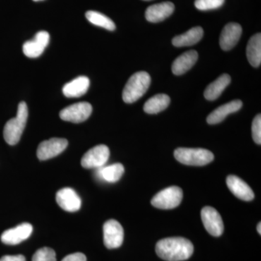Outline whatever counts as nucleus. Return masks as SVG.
I'll use <instances>...</instances> for the list:
<instances>
[{"label":"nucleus","mask_w":261,"mask_h":261,"mask_svg":"<svg viewBox=\"0 0 261 261\" xmlns=\"http://www.w3.org/2000/svg\"><path fill=\"white\" fill-rule=\"evenodd\" d=\"M225 0H196L195 5L200 10L217 9L224 5Z\"/></svg>","instance_id":"bb28decb"},{"label":"nucleus","mask_w":261,"mask_h":261,"mask_svg":"<svg viewBox=\"0 0 261 261\" xmlns=\"http://www.w3.org/2000/svg\"><path fill=\"white\" fill-rule=\"evenodd\" d=\"M183 199V191L180 187H169L154 196L151 204L157 208L170 210L178 207Z\"/></svg>","instance_id":"39448f33"},{"label":"nucleus","mask_w":261,"mask_h":261,"mask_svg":"<svg viewBox=\"0 0 261 261\" xmlns=\"http://www.w3.org/2000/svg\"><path fill=\"white\" fill-rule=\"evenodd\" d=\"M56 201L62 209L68 212H75L80 210L82 206L80 196L69 187L62 189L57 192Z\"/></svg>","instance_id":"f8f14e48"},{"label":"nucleus","mask_w":261,"mask_h":261,"mask_svg":"<svg viewBox=\"0 0 261 261\" xmlns=\"http://www.w3.org/2000/svg\"><path fill=\"white\" fill-rule=\"evenodd\" d=\"M68 142L65 139L51 138L39 144L37 148V157L40 161H46L56 157L62 153L68 147Z\"/></svg>","instance_id":"9d476101"},{"label":"nucleus","mask_w":261,"mask_h":261,"mask_svg":"<svg viewBox=\"0 0 261 261\" xmlns=\"http://www.w3.org/2000/svg\"><path fill=\"white\" fill-rule=\"evenodd\" d=\"M257 231L259 233V234H261V223L259 222V224L257 226Z\"/></svg>","instance_id":"7c9ffc66"},{"label":"nucleus","mask_w":261,"mask_h":261,"mask_svg":"<svg viewBox=\"0 0 261 261\" xmlns=\"http://www.w3.org/2000/svg\"><path fill=\"white\" fill-rule=\"evenodd\" d=\"M198 59V53L195 50L187 51L178 56L172 64V72L176 75H183L191 69Z\"/></svg>","instance_id":"a211bd4d"},{"label":"nucleus","mask_w":261,"mask_h":261,"mask_svg":"<svg viewBox=\"0 0 261 261\" xmlns=\"http://www.w3.org/2000/svg\"><path fill=\"white\" fill-rule=\"evenodd\" d=\"M201 218L205 229L212 236L220 237L224 232L222 218L214 207H204L201 211Z\"/></svg>","instance_id":"6e6552de"},{"label":"nucleus","mask_w":261,"mask_h":261,"mask_svg":"<svg viewBox=\"0 0 261 261\" xmlns=\"http://www.w3.org/2000/svg\"><path fill=\"white\" fill-rule=\"evenodd\" d=\"M231 82V77L229 75L224 73L220 75L217 80H215L214 82L209 84L206 87L204 96L207 100L213 101L218 99L224 92L226 87Z\"/></svg>","instance_id":"4be33fe9"},{"label":"nucleus","mask_w":261,"mask_h":261,"mask_svg":"<svg viewBox=\"0 0 261 261\" xmlns=\"http://www.w3.org/2000/svg\"><path fill=\"white\" fill-rule=\"evenodd\" d=\"M144 1H151V0H144Z\"/></svg>","instance_id":"473e14b6"},{"label":"nucleus","mask_w":261,"mask_h":261,"mask_svg":"<svg viewBox=\"0 0 261 261\" xmlns=\"http://www.w3.org/2000/svg\"><path fill=\"white\" fill-rule=\"evenodd\" d=\"M92 112V106L90 103L78 102L62 110L60 117L63 121L79 123L88 119Z\"/></svg>","instance_id":"423d86ee"},{"label":"nucleus","mask_w":261,"mask_h":261,"mask_svg":"<svg viewBox=\"0 0 261 261\" xmlns=\"http://www.w3.org/2000/svg\"><path fill=\"white\" fill-rule=\"evenodd\" d=\"M150 75L145 71L135 73L130 77L123 90L122 97L125 102L130 104L138 100L149 89Z\"/></svg>","instance_id":"7ed1b4c3"},{"label":"nucleus","mask_w":261,"mask_h":261,"mask_svg":"<svg viewBox=\"0 0 261 261\" xmlns=\"http://www.w3.org/2000/svg\"><path fill=\"white\" fill-rule=\"evenodd\" d=\"M243 107V102L240 99L226 103L216 108L215 111L207 116V122L209 124L214 125L221 123L225 118L231 113L238 112Z\"/></svg>","instance_id":"f3484780"},{"label":"nucleus","mask_w":261,"mask_h":261,"mask_svg":"<svg viewBox=\"0 0 261 261\" xmlns=\"http://www.w3.org/2000/svg\"><path fill=\"white\" fill-rule=\"evenodd\" d=\"M175 6L171 2L159 3L148 7L145 18L150 23H159L168 18L174 11Z\"/></svg>","instance_id":"2eb2a0df"},{"label":"nucleus","mask_w":261,"mask_h":261,"mask_svg":"<svg viewBox=\"0 0 261 261\" xmlns=\"http://www.w3.org/2000/svg\"><path fill=\"white\" fill-rule=\"evenodd\" d=\"M62 261H87V257L82 252H75L67 255Z\"/></svg>","instance_id":"c85d7f7f"},{"label":"nucleus","mask_w":261,"mask_h":261,"mask_svg":"<svg viewBox=\"0 0 261 261\" xmlns=\"http://www.w3.org/2000/svg\"><path fill=\"white\" fill-rule=\"evenodd\" d=\"M110 157V149L107 146L99 145L87 151L82 157V166L85 168L102 167L108 162Z\"/></svg>","instance_id":"0eeeda50"},{"label":"nucleus","mask_w":261,"mask_h":261,"mask_svg":"<svg viewBox=\"0 0 261 261\" xmlns=\"http://www.w3.org/2000/svg\"><path fill=\"white\" fill-rule=\"evenodd\" d=\"M49 42V34L47 32L42 31L37 33L32 40L24 43L23 51L28 58H38L42 54Z\"/></svg>","instance_id":"9b49d317"},{"label":"nucleus","mask_w":261,"mask_h":261,"mask_svg":"<svg viewBox=\"0 0 261 261\" xmlns=\"http://www.w3.org/2000/svg\"><path fill=\"white\" fill-rule=\"evenodd\" d=\"M203 29L200 27H194L181 35L173 38L172 44L177 47H190L200 42L203 37Z\"/></svg>","instance_id":"aec40b11"},{"label":"nucleus","mask_w":261,"mask_h":261,"mask_svg":"<svg viewBox=\"0 0 261 261\" xmlns=\"http://www.w3.org/2000/svg\"><path fill=\"white\" fill-rule=\"evenodd\" d=\"M28 116V106L27 103H19L16 116L7 122L3 132L5 142L8 145H16L20 141L27 124Z\"/></svg>","instance_id":"f03ea898"},{"label":"nucleus","mask_w":261,"mask_h":261,"mask_svg":"<svg viewBox=\"0 0 261 261\" xmlns=\"http://www.w3.org/2000/svg\"><path fill=\"white\" fill-rule=\"evenodd\" d=\"M33 1H34V2H39V1H42V0H33Z\"/></svg>","instance_id":"2f4dec72"},{"label":"nucleus","mask_w":261,"mask_h":261,"mask_svg":"<svg viewBox=\"0 0 261 261\" xmlns=\"http://www.w3.org/2000/svg\"><path fill=\"white\" fill-rule=\"evenodd\" d=\"M252 137L257 145L261 144V116L257 115L252 123Z\"/></svg>","instance_id":"cd10ccee"},{"label":"nucleus","mask_w":261,"mask_h":261,"mask_svg":"<svg viewBox=\"0 0 261 261\" xmlns=\"http://www.w3.org/2000/svg\"><path fill=\"white\" fill-rule=\"evenodd\" d=\"M104 244L108 249L121 247L124 238L123 228L121 224L114 219L109 220L103 226Z\"/></svg>","instance_id":"1a4fd4ad"},{"label":"nucleus","mask_w":261,"mask_h":261,"mask_svg":"<svg viewBox=\"0 0 261 261\" xmlns=\"http://www.w3.org/2000/svg\"><path fill=\"white\" fill-rule=\"evenodd\" d=\"M246 54L249 63L255 68L261 63V34L257 33L252 36L247 44Z\"/></svg>","instance_id":"5701e85b"},{"label":"nucleus","mask_w":261,"mask_h":261,"mask_svg":"<svg viewBox=\"0 0 261 261\" xmlns=\"http://www.w3.org/2000/svg\"><path fill=\"white\" fill-rule=\"evenodd\" d=\"M124 173V167L121 163H115L111 166L97 168L96 176L99 180L114 183L118 181Z\"/></svg>","instance_id":"412c9836"},{"label":"nucleus","mask_w":261,"mask_h":261,"mask_svg":"<svg viewBox=\"0 0 261 261\" xmlns=\"http://www.w3.org/2000/svg\"><path fill=\"white\" fill-rule=\"evenodd\" d=\"M226 185L230 191L240 200L251 201L255 197L252 189L238 176L229 175L226 178Z\"/></svg>","instance_id":"dca6fc26"},{"label":"nucleus","mask_w":261,"mask_h":261,"mask_svg":"<svg viewBox=\"0 0 261 261\" xmlns=\"http://www.w3.org/2000/svg\"><path fill=\"white\" fill-rule=\"evenodd\" d=\"M155 251L163 260L183 261L192 256L194 246L187 239L168 238L160 240L156 245Z\"/></svg>","instance_id":"f257e3e1"},{"label":"nucleus","mask_w":261,"mask_h":261,"mask_svg":"<svg viewBox=\"0 0 261 261\" xmlns=\"http://www.w3.org/2000/svg\"><path fill=\"white\" fill-rule=\"evenodd\" d=\"M86 18L91 23L107 29L108 31H114L116 29V25L111 18L106 15L99 13V12L89 10L86 13Z\"/></svg>","instance_id":"393cba45"},{"label":"nucleus","mask_w":261,"mask_h":261,"mask_svg":"<svg viewBox=\"0 0 261 261\" xmlns=\"http://www.w3.org/2000/svg\"><path fill=\"white\" fill-rule=\"evenodd\" d=\"M0 261H25L23 255H5L0 258Z\"/></svg>","instance_id":"c756f323"},{"label":"nucleus","mask_w":261,"mask_h":261,"mask_svg":"<svg viewBox=\"0 0 261 261\" xmlns=\"http://www.w3.org/2000/svg\"><path fill=\"white\" fill-rule=\"evenodd\" d=\"M90 82L88 77H77L75 80L65 84L63 88V93L68 98L80 97L87 93Z\"/></svg>","instance_id":"6ab92c4d"},{"label":"nucleus","mask_w":261,"mask_h":261,"mask_svg":"<svg viewBox=\"0 0 261 261\" xmlns=\"http://www.w3.org/2000/svg\"><path fill=\"white\" fill-rule=\"evenodd\" d=\"M243 29L237 23H229L225 25L220 37V46L223 50L228 51L234 47L241 37Z\"/></svg>","instance_id":"4468645a"},{"label":"nucleus","mask_w":261,"mask_h":261,"mask_svg":"<svg viewBox=\"0 0 261 261\" xmlns=\"http://www.w3.org/2000/svg\"><path fill=\"white\" fill-rule=\"evenodd\" d=\"M33 226L29 223H23L16 227L10 228L3 232L1 240L6 245H15L27 240L32 235Z\"/></svg>","instance_id":"ddd939ff"},{"label":"nucleus","mask_w":261,"mask_h":261,"mask_svg":"<svg viewBox=\"0 0 261 261\" xmlns=\"http://www.w3.org/2000/svg\"><path fill=\"white\" fill-rule=\"evenodd\" d=\"M175 159L187 166H202L209 164L214 159L211 151L202 148H180L174 151Z\"/></svg>","instance_id":"20e7f679"},{"label":"nucleus","mask_w":261,"mask_h":261,"mask_svg":"<svg viewBox=\"0 0 261 261\" xmlns=\"http://www.w3.org/2000/svg\"><path fill=\"white\" fill-rule=\"evenodd\" d=\"M32 261H57L56 252L49 247H43L34 253Z\"/></svg>","instance_id":"a878e982"},{"label":"nucleus","mask_w":261,"mask_h":261,"mask_svg":"<svg viewBox=\"0 0 261 261\" xmlns=\"http://www.w3.org/2000/svg\"><path fill=\"white\" fill-rule=\"evenodd\" d=\"M170 102L171 99L167 94H156L145 102L144 111L148 114H157L166 109L169 106Z\"/></svg>","instance_id":"b1692460"}]
</instances>
